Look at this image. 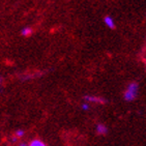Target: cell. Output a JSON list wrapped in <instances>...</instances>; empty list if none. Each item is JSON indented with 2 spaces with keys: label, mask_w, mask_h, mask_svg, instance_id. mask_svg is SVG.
I'll use <instances>...</instances> for the list:
<instances>
[{
  "label": "cell",
  "mask_w": 146,
  "mask_h": 146,
  "mask_svg": "<svg viewBox=\"0 0 146 146\" xmlns=\"http://www.w3.org/2000/svg\"><path fill=\"white\" fill-rule=\"evenodd\" d=\"M138 90H139V84L137 82H131L127 85V89L123 92V98L127 102H133L137 98Z\"/></svg>",
  "instance_id": "obj_1"
},
{
  "label": "cell",
  "mask_w": 146,
  "mask_h": 146,
  "mask_svg": "<svg viewBox=\"0 0 146 146\" xmlns=\"http://www.w3.org/2000/svg\"><path fill=\"white\" fill-rule=\"evenodd\" d=\"M2 82H3V78L2 77H0V85L2 84Z\"/></svg>",
  "instance_id": "obj_11"
},
{
  "label": "cell",
  "mask_w": 146,
  "mask_h": 146,
  "mask_svg": "<svg viewBox=\"0 0 146 146\" xmlns=\"http://www.w3.org/2000/svg\"><path fill=\"white\" fill-rule=\"evenodd\" d=\"M11 142H13V143H16V142H17V141H18V138H16V137H15V136H14V137H13V138H11Z\"/></svg>",
  "instance_id": "obj_9"
},
{
  "label": "cell",
  "mask_w": 146,
  "mask_h": 146,
  "mask_svg": "<svg viewBox=\"0 0 146 146\" xmlns=\"http://www.w3.org/2000/svg\"><path fill=\"white\" fill-rule=\"evenodd\" d=\"M24 135H25V131H24V129H18V131H16V133H15V137L18 138V139L23 137Z\"/></svg>",
  "instance_id": "obj_7"
},
{
  "label": "cell",
  "mask_w": 146,
  "mask_h": 146,
  "mask_svg": "<svg viewBox=\"0 0 146 146\" xmlns=\"http://www.w3.org/2000/svg\"><path fill=\"white\" fill-rule=\"evenodd\" d=\"M33 32V29L31 28L30 26H25V27H23L21 30H20V34L22 35V36H30L31 34Z\"/></svg>",
  "instance_id": "obj_5"
},
{
  "label": "cell",
  "mask_w": 146,
  "mask_h": 146,
  "mask_svg": "<svg viewBox=\"0 0 146 146\" xmlns=\"http://www.w3.org/2000/svg\"><path fill=\"white\" fill-rule=\"evenodd\" d=\"M82 110H84V111H87V110L90 109V105L88 104V103H83L81 106Z\"/></svg>",
  "instance_id": "obj_8"
},
{
  "label": "cell",
  "mask_w": 146,
  "mask_h": 146,
  "mask_svg": "<svg viewBox=\"0 0 146 146\" xmlns=\"http://www.w3.org/2000/svg\"><path fill=\"white\" fill-rule=\"evenodd\" d=\"M96 132L98 135L100 136H105L108 134V127L106 124L104 123H98L96 127Z\"/></svg>",
  "instance_id": "obj_3"
},
{
  "label": "cell",
  "mask_w": 146,
  "mask_h": 146,
  "mask_svg": "<svg viewBox=\"0 0 146 146\" xmlns=\"http://www.w3.org/2000/svg\"><path fill=\"white\" fill-rule=\"evenodd\" d=\"M27 146H47L46 143H44L42 140H38V139H35V140H32L29 144H27Z\"/></svg>",
  "instance_id": "obj_6"
},
{
  "label": "cell",
  "mask_w": 146,
  "mask_h": 146,
  "mask_svg": "<svg viewBox=\"0 0 146 146\" xmlns=\"http://www.w3.org/2000/svg\"><path fill=\"white\" fill-rule=\"evenodd\" d=\"M85 103H96V104H106V100L103 98H100V96H85L83 98Z\"/></svg>",
  "instance_id": "obj_2"
},
{
  "label": "cell",
  "mask_w": 146,
  "mask_h": 146,
  "mask_svg": "<svg viewBox=\"0 0 146 146\" xmlns=\"http://www.w3.org/2000/svg\"><path fill=\"white\" fill-rule=\"evenodd\" d=\"M19 146H27V144L24 143V142H22V143H20V144H19Z\"/></svg>",
  "instance_id": "obj_10"
},
{
  "label": "cell",
  "mask_w": 146,
  "mask_h": 146,
  "mask_svg": "<svg viewBox=\"0 0 146 146\" xmlns=\"http://www.w3.org/2000/svg\"><path fill=\"white\" fill-rule=\"evenodd\" d=\"M104 23H105V25L107 26L108 28L115 29V27H116L115 22H114V20L110 17V16H105V17H104Z\"/></svg>",
  "instance_id": "obj_4"
}]
</instances>
